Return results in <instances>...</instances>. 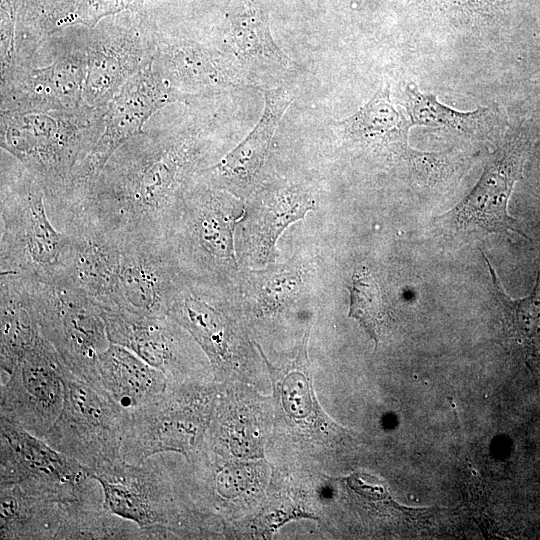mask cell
Listing matches in <instances>:
<instances>
[{
    "instance_id": "obj_1",
    "label": "cell",
    "mask_w": 540,
    "mask_h": 540,
    "mask_svg": "<svg viewBox=\"0 0 540 540\" xmlns=\"http://www.w3.org/2000/svg\"><path fill=\"white\" fill-rule=\"evenodd\" d=\"M38 180L2 169L0 275L67 285L71 239L52 222Z\"/></svg>"
},
{
    "instance_id": "obj_2",
    "label": "cell",
    "mask_w": 540,
    "mask_h": 540,
    "mask_svg": "<svg viewBox=\"0 0 540 540\" xmlns=\"http://www.w3.org/2000/svg\"><path fill=\"white\" fill-rule=\"evenodd\" d=\"M9 276L66 367L94 387L104 389L98 360L110 341L101 307L72 286Z\"/></svg>"
},
{
    "instance_id": "obj_3",
    "label": "cell",
    "mask_w": 540,
    "mask_h": 540,
    "mask_svg": "<svg viewBox=\"0 0 540 540\" xmlns=\"http://www.w3.org/2000/svg\"><path fill=\"white\" fill-rule=\"evenodd\" d=\"M61 413L43 438L85 466L89 473L107 469L122 457L128 412L99 389L64 370Z\"/></svg>"
},
{
    "instance_id": "obj_4",
    "label": "cell",
    "mask_w": 540,
    "mask_h": 540,
    "mask_svg": "<svg viewBox=\"0 0 540 540\" xmlns=\"http://www.w3.org/2000/svg\"><path fill=\"white\" fill-rule=\"evenodd\" d=\"M0 485L59 503L102 492L89 470L20 425L0 417Z\"/></svg>"
},
{
    "instance_id": "obj_5",
    "label": "cell",
    "mask_w": 540,
    "mask_h": 540,
    "mask_svg": "<svg viewBox=\"0 0 540 540\" xmlns=\"http://www.w3.org/2000/svg\"><path fill=\"white\" fill-rule=\"evenodd\" d=\"M211 397L170 384L151 402L128 412L122 442L123 460L139 464L169 451L188 460L198 448Z\"/></svg>"
},
{
    "instance_id": "obj_6",
    "label": "cell",
    "mask_w": 540,
    "mask_h": 540,
    "mask_svg": "<svg viewBox=\"0 0 540 540\" xmlns=\"http://www.w3.org/2000/svg\"><path fill=\"white\" fill-rule=\"evenodd\" d=\"M66 365L41 334L1 376L0 415L44 438L59 417L65 398Z\"/></svg>"
},
{
    "instance_id": "obj_7",
    "label": "cell",
    "mask_w": 540,
    "mask_h": 540,
    "mask_svg": "<svg viewBox=\"0 0 540 540\" xmlns=\"http://www.w3.org/2000/svg\"><path fill=\"white\" fill-rule=\"evenodd\" d=\"M90 475L101 486L104 507L137 524L146 539H166L182 530L171 481L156 457L139 464L121 460Z\"/></svg>"
},
{
    "instance_id": "obj_8",
    "label": "cell",
    "mask_w": 540,
    "mask_h": 540,
    "mask_svg": "<svg viewBox=\"0 0 540 540\" xmlns=\"http://www.w3.org/2000/svg\"><path fill=\"white\" fill-rule=\"evenodd\" d=\"M116 309L142 316L168 315L182 279L166 238L120 242Z\"/></svg>"
},
{
    "instance_id": "obj_9",
    "label": "cell",
    "mask_w": 540,
    "mask_h": 540,
    "mask_svg": "<svg viewBox=\"0 0 540 540\" xmlns=\"http://www.w3.org/2000/svg\"><path fill=\"white\" fill-rule=\"evenodd\" d=\"M71 239L67 285L102 309H116L121 247L118 239L81 209L53 218Z\"/></svg>"
},
{
    "instance_id": "obj_10",
    "label": "cell",
    "mask_w": 540,
    "mask_h": 540,
    "mask_svg": "<svg viewBox=\"0 0 540 540\" xmlns=\"http://www.w3.org/2000/svg\"><path fill=\"white\" fill-rule=\"evenodd\" d=\"M233 203L224 195L202 191L184 201L165 238L174 254L187 253L210 270L235 262Z\"/></svg>"
},
{
    "instance_id": "obj_11",
    "label": "cell",
    "mask_w": 540,
    "mask_h": 540,
    "mask_svg": "<svg viewBox=\"0 0 540 540\" xmlns=\"http://www.w3.org/2000/svg\"><path fill=\"white\" fill-rule=\"evenodd\" d=\"M165 85L146 67L130 79L115 97L108 112L106 129L75 170L72 187L84 193L101 173L116 149L139 134L145 121L158 108L171 102Z\"/></svg>"
},
{
    "instance_id": "obj_12",
    "label": "cell",
    "mask_w": 540,
    "mask_h": 540,
    "mask_svg": "<svg viewBox=\"0 0 540 540\" xmlns=\"http://www.w3.org/2000/svg\"><path fill=\"white\" fill-rule=\"evenodd\" d=\"M110 343L135 353L160 370L170 384L179 385L195 369L188 340L169 315L142 316L117 309H102Z\"/></svg>"
},
{
    "instance_id": "obj_13",
    "label": "cell",
    "mask_w": 540,
    "mask_h": 540,
    "mask_svg": "<svg viewBox=\"0 0 540 540\" xmlns=\"http://www.w3.org/2000/svg\"><path fill=\"white\" fill-rule=\"evenodd\" d=\"M523 156L519 149L501 153L492 160L472 191L447 216L457 228L487 232H515L518 222L508 214V201L522 171Z\"/></svg>"
},
{
    "instance_id": "obj_14",
    "label": "cell",
    "mask_w": 540,
    "mask_h": 540,
    "mask_svg": "<svg viewBox=\"0 0 540 540\" xmlns=\"http://www.w3.org/2000/svg\"><path fill=\"white\" fill-rule=\"evenodd\" d=\"M218 300L181 281L168 315L181 325L208 356L215 373L225 376L232 367L234 331L231 317Z\"/></svg>"
},
{
    "instance_id": "obj_15",
    "label": "cell",
    "mask_w": 540,
    "mask_h": 540,
    "mask_svg": "<svg viewBox=\"0 0 540 540\" xmlns=\"http://www.w3.org/2000/svg\"><path fill=\"white\" fill-rule=\"evenodd\" d=\"M264 96V110L255 128L218 164L207 170L208 178L217 187L244 186L261 169L278 123L293 100L284 88L265 90Z\"/></svg>"
},
{
    "instance_id": "obj_16",
    "label": "cell",
    "mask_w": 540,
    "mask_h": 540,
    "mask_svg": "<svg viewBox=\"0 0 540 540\" xmlns=\"http://www.w3.org/2000/svg\"><path fill=\"white\" fill-rule=\"evenodd\" d=\"M98 368L102 387L127 412L151 402L170 385L160 370L113 343L99 355Z\"/></svg>"
},
{
    "instance_id": "obj_17",
    "label": "cell",
    "mask_w": 540,
    "mask_h": 540,
    "mask_svg": "<svg viewBox=\"0 0 540 540\" xmlns=\"http://www.w3.org/2000/svg\"><path fill=\"white\" fill-rule=\"evenodd\" d=\"M0 539H55L62 504L30 494L17 484L0 485Z\"/></svg>"
},
{
    "instance_id": "obj_18",
    "label": "cell",
    "mask_w": 540,
    "mask_h": 540,
    "mask_svg": "<svg viewBox=\"0 0 540 540\" xmlns=\"http://www.w3.org/2000/svg\"><path fill=\"white\" fill-rule=\"evenodd\" d=\"M55 539H146L139 526L109 512L103 493L62 504Z\"/></svg>"
},
{
    "instance_id": "obj_19",
    "label": "cell",
    "mask_w": 540,
    "mask_h": 540,
    "mask_svg": "<svg viewBox=\"0 0 540 540\" xmlns=\"http://www.w3.org/2000/svg\"><path fill=\"white\" fill-rule=\"evenodd\" d=\"M307 338L308 332L293 360L278 368L268 363L277 408L285 422L302 428L309 427L319 414L308 368Z\"/></svg>"
},
{
    "instance_id": "obj_20",
    "label": "cell",
    "mask_w": 540,
    "mask_h": 540,
    "mask_svg": "<svg viewBox=\"0 0 540 540\" xmlns=\"http://www.w3.org/2000/svg\"><path fill=\"white\" fill-rule=\"evenodd\" d=\"M314 202L306 193L296 188H285L267 199L252 226L253 252L259 261L274 260L277 238L285 228L312 210Z\"/></svg>"
},
{
    "instance_id": "obj_21",
    "label": "cell",
    "mask_w": 540,
    "mask_h": 540,
    "mask_svg": "<svg viewBox=\"0 0 540 540\" xmlns=\"http://www.w3.org/2000/svg\"><path fill=\"white\" fill-rule=\"evenodd\" d=\"M483 257L489 267L494 294L502 307L505 334L529 360L540 366V271L531 293L524 298L513 299L501 287L484 253Z\"/></svg>"
},
{
    "instance_id": "obj_22",
    "label": "cell",
    "mask_w": 540,
    "mask_h": 540,
    "mask_svg": "<svg viewBox=\"0 0 540 540\" xmlns=\"http://www.w3.org/2000/svg\"><path fill=\"white\" fill-rule=\"evenodd\" d=\"M340 125L349 137L367 144L387 146L407 140V121L392 105L388 89L378 92Z\"/></svg>"
},
{
    "instance_id": "obj_23",
    "label": "cell",
    "mask_w": 540,
    "mask_h": 540,
    "mask_svg": "<svg viewBox=\"0 0 540 540\" xmlns=\"http://www.w3.org/2000/svg\"><path fill=\"white\" fill-rule=\"evenodd\" d=\"M229 40L235 53L244 60L282 68H294L274 42L263 11L255 6H245L232 20Z\"/></svg>"
},
{
    "instance_id": "obj_24",
    "label": "cell",
    "mask_w": 540,
    "mask_h": 540,
    "mask_svg": "<svg viewBox=\"0 0 540 540\" xmlns=\"http://www.w3.org/2000/svg\"><path fill=\"white\" fill-rule=\"evenodd\" d=\"M407 107L413 124L427 126H446L470 131L483 115V109L472 112H459L442 105L436 97L422 93L416 86L407 89Z\"/></svg>"
},
{
    "instance_id": "obj_25",
    "label": "cell",
    "mask_w": 540,
    "mask_h": 540,
    "mask_svg": "<svg viewBox=\"0 0 540 540\" xmlns=\"http://www.w3.org/2000/svg\"><path fill=\"white\" fill-rule=\"evenodd\" d=\"M350 292L349 316L355 318L378 344L386 310L380 289L369 273L353 275Z\"/></svg>"
},
{
    "instance_id": "obj_26",
    "label": "cell",
    "mask_w": 540,
    "mask_h": 540,
    "mask_svg": "<svg viewBox=\"0 0 540 540\" xmlns=\"http://www.w3.org/2000/svg\"><path fill=\"white\" fill-rule=\"evenodd\" d=\"M178 73L186 80L196 84H212L218 82L219 74L209 55L196 45H184L176 53Z\"/></svg>"
}]
</instances>
